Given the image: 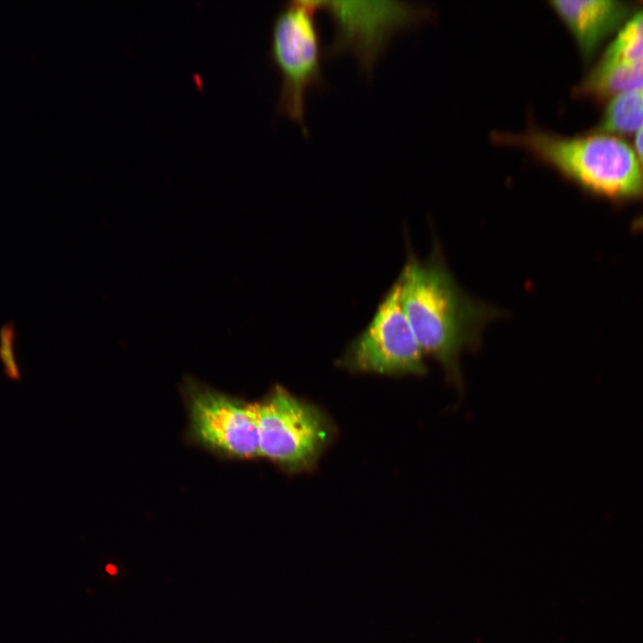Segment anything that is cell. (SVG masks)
Returning a JSON list of instances; mask_svg holds the SVG:
<instances>
[{
    "label": "cell",
    "instance_id": "cell-1",
    "mask_svg": "<svg viewBox=\"0 0 643 643\" xmlns=\"http://www.w3.org/2000/svg\"><path fill=\"white\" fill-rule=\"evenodd\" d=\"M397 280L404 312L423 354L458 384L461 353L479 346L483 329L500 312L463 290L437 247L424 262L410 256Z\"/></svg>",
    "mask_w": 643,
    "mask_h": 643
},
{
    "label": "cell",
    "instance_id": "cell-2",
    "mask_svg": "<svg viewBox=\"0 0 643 643\" xmlns=\"http://www.w3.org/2000/svg\"><path fill=\"white\" fill-rule=\"evenodd\" d=\"M521 132L494 130L499 146L528 152L538 162L591 192L614 198L643 193V169L633 149L607 134L564 136L530 120Z\"/></svg>",
    "mask_w": 643,
    "mask_h": 643
},
{
    "label": "cell",
    "instance_id": "cell-3",
    "mask_svg": "<svg viewBox=\"0 0 643 643\" xmlns=\"http://www.w3.org/2000/svg\"><path fill=\"white\" fill-rule=\"evenodd\" d=\"M319 0H288L275 14L269 54L281 75L278 110L298 121L305 120L306 93L322 87V50L316 12Z\"/></svg>",
    "mask_w": 643,
    "mask_h": 643
},
{
    "label": "cell",
    "instance_id": "cell-4",
    "mask_svg": "<svg viewBox=\"0 0 643 643\" xmlns=\"http://www.w3.org/2000/svg\"><path fill=\"white\" fill-rule=\"evenodd\" d=\"M319 3L330 14L333 26L325 54L333 56L351 51L360 68L369 75L396 31L430 16L428 7L398 0H319Z\"/></svg>",
    "mask_w": 643,
    "mask_h": 643
},
{
    "label": "cell",
    "instance_id": "cell-5",
    "mask_svg": "<svg viewBox=\"0 0 643 643\" xmlns=\"http://www.w3.org/2000/svg\"><path fill=\"white\" fill-rule=\"evenodd\" d=\"M257 429L259 455L285 467L310 464L328 436L321 413L276 387L264 400L247 405Z\"/></svg>",
    "mask_w": 643,
    "mask_h": 643
},
{
    "label": "cell",
    "instance_id": "cell-6",
    "mask_svg": "<svg viewBox=\"0 0 643 643\" xmlns=\"http://www.w3.org/2000/svg\"><path fill=\"white\" fill-rule=\"evenodd\" d=\"M424 356L404 312L397 280L369 325L349 345L346 362L360 372L423 375Z\"/></svg>",
    "mask_w": 643,
    "mask_h": 643
},
{
    "label": "cell",
    "instance_id": "cell-7",
    "mask_svg": "<svg viewBox=\"0 0 643 643\" xmlns=\"http://www.w3.org/2000/svg\"><path fill=\"white\" fill-rule=\"evenodd\" d=\"M186 391L190 430L196 441L232 457L260 456L257 429L247 405L193 381Z\"/></svg>",
    "mask_w": 643,
    "mask_h": 643
},
{
    "label": "cell",
    "instance_id": "cell-8",
    "mask_svg": "<svg viewBox=\"0 0 643 643\" xmlns=\"http://www.w3.org/2000/svg\"><path fill=\"white\" fill-rule=\"evenodd\" d=\"M548 5L573 37L583 57L630 18L627 3L610 0H551Z\"/></svg>",
    "mask_w": 643,
    "mask_h": 643
},
{
    "label": "cell",
    "instance_id": "cell-9",
    "mask_svg": "<svg viewBox=\"0 0 643 643\" xmlns=\"http://www.w3.org/2000/svg\"><path fill=\"white\" fill-rule=\"evenodd\" d=\"M643 89V59L597 64L576 87L574 94L590 97L614 96Z\"/></svg>",
    "mask_w": 643,
    "mask_h": 643
},
{
    "label": "cell",
    "instance_id": "cell-10",
    "mask_svg": "<svg viewBox=\"0 0 643 643\" xmlns=\"http://www.w3.org/2000/svg\"><path fill=\"white\" fill-rule=\"evenodd\" d=\"M643 127V89L614 96L603 114L597 131L604 134L638 132Z\"/></svg>",
    "mask_w": 643,
    "mask_h": 643
},
{
    "label": "cell",
    "instance_id": "cell-11",
    "mask_svg": "<svg viewBox=\"0 0 643 643\" xmlns=\"http://www.w3.org/2000/svg\"><path fill=\"white\" fill-rule=\"evenodd\" d=\"M639 59H643V9L625 21L598 63L613 64Z\"/></svg>",
    "mask_w": 643,
    "mask_h": 643
},
{
    "label": "cell",
    "instance_id": "cell-12",
    "mask_svg": "<svg viewBox=\"0 0 643 643\" xmlns=\"http://www.w3.org/2000/svg\"><path fill=\"white\" fill-rule=\"evenodd\" d=\"M17 332L15 323L8 322L0 328V362L4 375L12 380L21 379V372L16 359L15 344Z\"/></svg>",
    "mask_w": 643,
    "mask_h": 643
},
{
    "label": "cell",
    "instance_id": "cell-13",
    "mask_svg": "<svg viewBox=\"0 0 643 643\" xmlns=\"http://www.w3.org/2000/svg\"><path fill=\"white\" fill-rule=\"evenodd\" d=\"M637 156L643 169V127L637 132L635 139Z\"/></svg>",
    "mask_w": 643,
    "mask_h": 643
},
{
    "label": "cell",
    "instance_id": "cell-14",
    "mask_svg": "<svg viewBox=\"0 0 643 643\" xmlns=\"http://www.w3.org/2000/svg\"><path fill=\"white\" fill-rule=\"evenodd\" d=\"M634 228L636 230L643 229V214L637 219V221L634 223Z\"/></svg>",
    "mask_w": 643,
    "mask_h": 643
},
{
    "label": "cell",
    "instance_id": "cell-15",
    "mask_svg": "<svg viewBox=\"0 0 643 643\" xmlns=\"http://www.w3.org/2000/svg\"><path fill=\"white\" fill-rule=\"evenodd\" d=\"M105 570L110 574H115L116 573V567L113 564H107L105 567Z\"/></svg>",
    "mask_w": 643,
    "mask_h": 643
}]
</instances>
